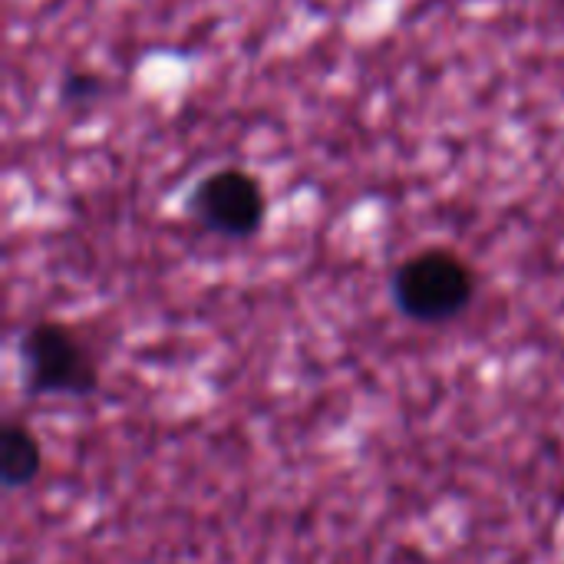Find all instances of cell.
I'll return each mask as SVG.
<instances>
[{
	"instance_id": "3957f363",
	"label": "cell",
	"mask_w": 564,
	"mask_h": 564,
	"mask_svg": "<svg viewBox=\"0 0 564 564\" xmlns=\"http://www.w3.org/2000/svg\"><path fill=\"white\" fill-rule=\"evenodd\" d=\"M185 212L208 235L228 241H248L268 221V192L254 172L238 165H221L215 172H205L192 185L185 198Z\"/></svg>"
},
{
	"instance_id": "6da1fadb",
	"label": "cell",
	"mask_w": 564,
	"mask_h": 564,
	"mask_svg": "<svg viewBox=\"0 0 564 564\" xmlns=\"http://www.w3.org/2000/svg\"><path fill=\"white\" fill-rule=\"evenodd\" d=\"M476 301V271L453 248H423L393 271V304L413 324H449Z\"/></svg>"
},
{
	"instance_id": "5b68a950",
	"label": "cell",
	"mask_w": 564,
	"mask_h": 564,
	"mask_svg": "<svg viewBox=\"0 0 564 564\" xmlns=\"http://www.w3.org/2000/svg\"><path fill=\"white\" fill-rule=\"evenodd\" d=\"M106 96V79L99 69H69L63 79H59V102L66 109H89L96 106L99 99Z\"/></svg>"
},
{
	"instance_id": "7a4b0ae2",
	"label": "cell",
	"mask_w": 564,
	"mask_h": 564,
	"mask_svg": "<svg viewBox=\"0 0 564 564\" xmlns=\"http://www.w3.org/2000/svg\"><path fill=\"white\" fill-rule=\"evenodd\" d=\"M23 390L30 397L83 400L99 390V367L73 327L59 321H36L20 337Z\"/></svg>"
},
{
	"instance_id": "277c9868",
	"label": "cell",
	"mask_w": 564,
	"mask_h": 564,
	"mask_svg": "<svg viewBox=\"0 0 564 564\" xmlns=\"http://www.w3.org/2000/svg\"><path fill=\"white\" fill-rule=\"evenodd\" d=\"M43 473V446L36 433L20 423L7 420L0 426V482L7 492H20L33 486Z\"/></svg>"
}]
</instances>
